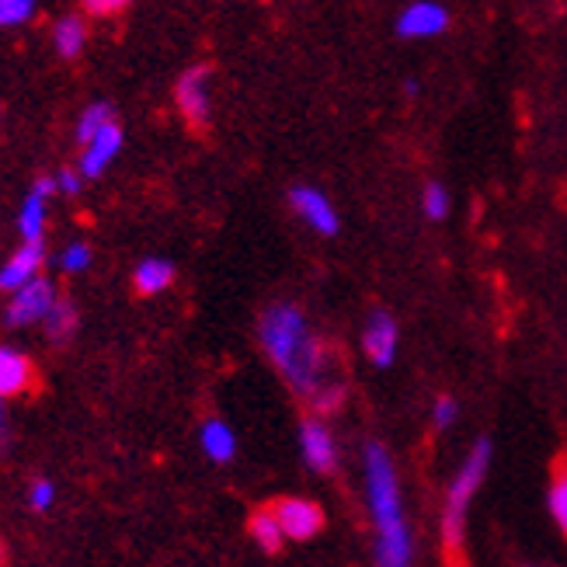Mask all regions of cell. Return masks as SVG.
Returning a JSON list of instances; mask_svg holds the SVG:
<instances>
[{
  "mask_svg": "<svg viewBox=\"0 0 567 567\" xmlns=\"http://www.w3.org/2000/svg\"><path fill=\"white\" fill-rule=\"evenodd\" d=\"M109 122H115V112H112V105L109 102H94V105H87L84 112H81V118H78V143L84 146L97 130H105Z\"/></svg>",
  "mask_w": 567,
  "mask_h": 567,
  "instance_id": "21",
  "label": "cell"
},
{
  "mask_svg": "<svg viewBox=\"0 0 567 567\" xmlns=\"http://www.w3.org/2000/svg\"><path fill=\"white\" fill-rule=\"evenodd\" d=\"M289 203H292L296 213L307 219V227H313L317 234H324V237L338 234V213H334V206H331V199L324 192H317L310 185H296L289 192Z\"/></svg>",
  "mask_w": 567,
  "mask_h": 567,
  "instance_id": "8",
  "label": "cell"
},
{
  "mask_svg": "<svg viewBox=\"0 0 567 567\" xmlns=\"http://www.w3.org/2000/svg\"><path fill=\"white\" fill-rule=\"evenodd\" d=\"M248 529H251L255 544H258L265 554H279L282 544H286V533H282V526H279V519H276V512H272V508L255 512V515H251V523H248Z\"/></svg>",
  "mask_w": 567,
  "mask_h": 567,
  "instance_id": "19",
  "label": "cell"
},
{
  "mask_svg": "<svg viewBox=\"0 0 567 567\" xmlns=\"http://www.w3.org/2000/svg\"><path fill=\"white\" fill-rule=\"evenodd\" d=\"M456 414H460V408L453 398H439L432 408V422H435V429H450L456 422Z\"/></svg>",
  "mask_w": 567,
  "mask_h": 567,
  "instance_id": "26",
  "label": "cell"
},
{
  "mask_svg": "<svg viewBox=\"0 0 567 567\" xmlns=\"http://www.w3.org/2000/svg\"><path fill=\"white\" fill-rule=\"evenodd\" d=\"M126 4H130V0H84V11L97 14V18H109V14L126 11Z\"/></svg>",
  "mask_w": 567,
  "mask_h": 567,
  "instance_id": "27",
  "label": "cell"
},
{
  "mask_svg": "<svg viewBox=\"0 0 567 567\" xmlns=\"http://www.w3.org/2000/svg\"><path fill=\"white\" fill-rule=\"evenodd\" d=\"M547 508L554 515V523L560 526L567 539V456H557L550 463V487H547Z\"/></svg>",
  "mask_w": 567,
  "mask_h": 567,
  "instance_id": "17",
  "label": "cell"
},
{
  "mask_svg": "<svg viewBox=\"0 0 567 567\" xmlns=\"http://www.w3.org/2000/svg\"><path fill=\"white\" fill-rule=\"evenodd\" d=\"M118 151H122V130H118V122H109L105 130H97L81 146V164H78V171H81L84 178L105 175V167L118 157Z\"/></svg>",
  "mask_w": 567,
  "mask_h": 567,
  "instance_id": "10",
  "label": "cell"
},
{
  "mask_svg": "<svg viewBox=\"0 0 567 567\" xmlns=\"http://www.w3.org/2000/svg\"><path fill=\"white\" fill-rule=\"evenodd\" d=\"M175 102L185 115V122L192 130H206L209 115H213V102H209V66H192L178 78L175 87Z\"/></svg>",
  "mask_w": 567,
  "mask_h": 567,
  "instance_id": "5",
  "label": "cell"
},
{
  "mask_svg": "<svg viewBox=\"0 0 567 567\" xmlns=\"http://www.w3.org/2000/svg\"><path fill=\"white\" fill-rule=\"evenodd\" d=\"M32 380L35 373L29 355L11 349V344H0V398H18L32 386Z\"/></svg>",
  "mask_w": 567,
  "mask_h": 567,
  "instance_id": "13",
  "label": "cell"
},
{
  "mask_svg": "<svg viewBox=\"0 0 567 567\" xmlns=\"http://www.w3.org/2000/svg\"><path fill=\"white\" fill-rule=\"evenodd\" d=\"M53 45H56V53L63 60H78L84 53V45H87V24L81 14H66L56 21V29H53Z\"/></svg>",
  "mask_w": 567,
  "mask_h": 567,
  "instance_id": "16",
  "label": "cell"
},
{
  "mask_svg": "<svg viewBox=\"0 0 567 567\" xmlns=\"http://www.w3.org/2000/svg\"><path fill=\"white\" fill-rule=\"evenodd\" d=\"M42 261H45V244L42 240H24L21 248L14 251V258L0 268V292H14L29 279H35Z\"/></svg>",
  "mask_w": 567,
  "mask_h": 567,
  "instance_id": "12",
  "label": "cell"
},
{
  "mask_svg": "<svg viewBox=\"0 0 567 567\" xmlns=\"http://www.w3.org/2000/svg\"><path fill=\"white\" fill-rule=\"evenodd\" d=\"M39 8V0H0V29H18Z\"/></svg>",
  "mask_w": 567,
  "mask_h": 567,
  "instance_id": "22",
  "label": "cell"
},
{
  "mask_svg": "<svg viewBox=\"0 0 567 567\" xmlns=\"http://www.w3.org/2000/svg\"><path fill=\"white\" fill-rule=\"evenodd\" d=\"M18 230L24 240H42V234H45V195H39V192L24 195L21 213H18Z\"/></svg>",
  "mask_w": 567,
  "mask_h": 567,
  "instance_id": "20",
  "label": "cell"
},
{
  "mask_svg": "<svg viewBox=\"0 0 567 567\" xmlns=\"http://www.w3.org/2000/svg\"><path fill=\"white\" fill-rule=\"evenodd\" d=\"M175 282V265L164 258H143L133 272V286L140 296H157Z\"/></svg>",
  "mask_w": 567,
  "mask_h": 567,
  "instance_id": "15",
  "label": "cell"
},
{
  "mask_svg": "<svg viewBox=\"0 0 567 567\" xmlns=\"http://www.w3.org/2000/svg\"><path fill=\"white\" fill-rule=\"evenodd\" d=\"M422 209H425L429 219H446L450 216V192L442 188L439 182L425 185V192H422Z\"/></svg>",
  "mask_w": 567,
  "mask_h": 567,
  "instance_id": "23",
  "label": "cell"
},
{
  "mask_svg": "<svg viewBox=\"0 0 567 567\" xmlns=\"http://www.w3.org/2000/svg\"><path fill=\"white\" fill-rule=\"evenodd\" d=\"M56 300H60V296H56L53 282L42 279V276H35V279L24 282L21 289L11 292V303H8V310H4V324H8V328L42 324L45 313L53 310Z\"/></svg>",
  "mask_w": 567,
  "mask_h": 567,
  "instance_id": "4",
  "label": "cell"
},
{
  "mask_svg": "<svg viewBox=\"0 0 567 567\" xmlns=\"http://www.w3.org/2000/svg\"><path fill=\"white\" fill-rule=\"evenodd\" d=\"M78 307H73L70 300H56L53 310L45 313L42 320V328H45V338L53 341V344H66L73 334H78Z\"/></svg>",
  "mask_w": 567,
  "mask_h": 567,
  "instance_id": "18",
  "label": "cell"
},
{
  "mask_svg": "<svg viewBox=\"0 0 567 567\" xmlns=\"http://www.w3.org/2000/svg\"><path fill=\"white\" fill-rule=\"evenodd\" d=\"M450 11L435 4V0H414V4L398 18V35L401 39H432L439 32H446Z\"/></svg>",
  "mask_w": 567,
  "mask_h": 567,
  "instance_id": "9",
  "label": "cell"
},
{
  "mask_svg": "<svg viewBox=\"0 0 567 567\" xmlns=\"http://www.w3.org/2000/svg\"><path fill=\"white\" fill-rule=\"evenodd\" d=\"M365 495L369 512L377 519V560L383 567H408L411 564V533L404 523V505H401V487L398 471L386 456L380 442L365 446Z\"/></svg>",
  "mask_w": 567,
  "mask_h": 567,
  "instance_id": "2",
  "label": "cell"
},
{
  "mask_svg": "<svg viewBox=\"0 0 567 567\" xmlns=\"http://www.w3.org/2000/svg\"><path fill=\"white\" fill-rule=\"evenodd\" d=\"M491 466V442L477 439L471 456L460 466V474L446 495V508H442V554H446L450 564L463 560V526H466V508H471V498L477 495L481 481L487 477Z\"/></svg>",
  "mask_w": 567,
  "mask_h": 567,
  "instance_id": "3",
  "label": "cell"
},
{
  "mask_svg": "<svg viewBox=\"0 0 567 567\" xmlns=\"http://www.w3.org/2000/svg\"><path fill=\"white\" fill-rule=\"evenodd\" d=\"M199 442H203V453L213 463H230L237 456V435L230 432L227 422H219V417H209V422L203 425Z\"/></svg>",
  "mask_w": 567,
  "mask_h": 567,
  "instance_id": "14",
  "label": "cell"
},
{
  "mask_svg": "<svg viewBox=\"0 0 567 567\" xmlns=\"http://www.w3.org/2000/svg\"><path fill=\"white\" fill-rule=\"evenodd\" d=\"M272 512H276L286 539H296V544L313 539L320 529H324V512H320V505H313L307 498H279L272 505Z\"/></svg>",
  "mask_w": 567,
  "mask_h": 567,
  "instance_id": "6",
  "label": "cell"
},
{
  "mask_svg": "<svg viewBox=\"0 0 567 567\" xmlns=\"http://www.w3.org/2000/svg\"><path fill=\"white\" fill-rule=\"evenodd\" d=\"M362 349L369 355V362L386 369L398 355V324L386 310H373V317L365 320V331H362Z\"/></svg>",
  "mask_w": 567,
  "mask_h": 567,
  "instance_id": "11",
  "label": "cell"
},
{
  "mask_svg": "<svg viewBox=\"0 0 567 567\" xmlns=\"http://www.w3.org/2000/svg\"><path fill=\"white\" fill-rule=\"evenodd\" d=\"M56 188H60L63 195H81L84 175H81V171H60V175H56Z\"/></svg>",
  "mask_w": 567,
  "mask_h": 567,
  "instance_id": "28",
  "label": "cell"
},
{
  "mask_svg": "<svg viewBox=\"0 0 567 567\" xmlns=\"http://www.w3.org/2000/svg\"><path fill=\"white\" fill-rule=\"evenodd\" d=\"M300 453L303 463L317 474H334L338 466V446H334V435L328 432V425L320 417H307L300 425Z\"/></svg>",
  "mask_w": 567,
  "mask_h": 567,
  "instance_id": "7",
  "label": "cell"
},
{
  "mask_svg": "<svg viewBox=\"0 0 567 567\" xmlns=\"http://www.w3.org/2000/svg\"><path fill=\"white\" fill-rule=\"evenodd\" d=\"M258 338L265 344L268 359L279 365V373L286 377V383L296 393L313 398L320 386H328V380H324V344L313 338L300 307H292V303L268 307L261 324H258Z\"/></svg>",
  "mask_w": 567,
  "mask_h": 567,
  "instance_id": "1",
  "label": "cell"
},
{
  "mask_svg": "<svg viewBox=\"0 0 567 567\" xmlns=\"http://www.w3.org/2000/svg\"><path fill=\"white\" fill-rule=\"evenodd\" d=\"M91 265V248H87V244H70V248L60 255V268H63V272L66 276H78V272H84V268Z\"/></svg>",
  "mask_w": 567,
  "mask_h": 567,
  "instance_id": "24",
  "label": "cell"
},
{
  "mask_svg": "<svg viewBox=\"0 0 567 567\" xmlns=\"http://www.w3.org/2000/svg\"><path fill=\"white\" fill-rule=\"evenodd\" d=\"M8 398H0V450H8L11 442V425H8V408H4Z\"/></svg>",
  "mask_w": 567,
  "mask_h": 567,
  "instance_id": "29",
  "label": "cell"
},
{
  "mask_svg": "<svg viewBox=\"0 0 567 567\" xmlns=\"http://www.w3.org/2000/svg\"><path fill=\"white\" fill-rule=\"evenodd\" d=\"M53 502H56V484H53V481H35V484L29 487V505H32L35 512H45Z\"/></svg>",
  "mask_w": 567,
  "mask_h": 567,
  "instance_id": "25",
  "label": "cell"
},
{
  "mask_svg": "<svg viewBox=\"0 0 567 567\" xmlns=\"http://www.w3.org/2000/svg\"><path fill=\"white\" fill-rule=\"evenodd\" d=\"M32 192H39V195H45V199H49V195H56L60 188H56V178L42 175V178H35V182H32Z\"/></svg>",
  "mask_w": 567,
  "mask_h": 567,
  "instance_id": "30",
  "label": "cell"
}]
</instances>
